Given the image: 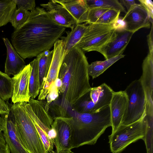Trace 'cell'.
Masks as SVG:
<instances>
[{
    "instance_id": "e575fe53",
    "label": "cell",
    "mask_w": 153,
    "mask_h": 153,
    "mask_svg": "<svg viewBox=\"0 0 153 153\" xmlns=\"http://www.w3.org/2000/svg\"><path fill=\"white\" fill-rule=\"evenodd\" d=\"M147 41L149 49V52L153 53V27L152 24L151 30L147 36Z\"/></svg>"
},
{
    "instance_id": "277c9868",
    "label": "cell",
    "mask_w": 153,
    "mask_h": 153,
    "mask_svg": "<svg viewBox=\"0 0 153 153\" xmlns=\"http://www.w3.org/2000/svg\"><path fill=\"white\" fill-rule=\"evenodd\" d=\"M12 106L16 134L22 146L29 153H49L22 102L13 104Z\"/></svg>"
},
{
    "instance_id": "b9f144b4",
    "label": "cell",
    "mask_w": 153,
    "mask_h": 153,
    "mask_svg": "<svg viewBox=\"0 0 153 153\" xmlns=\"http://www.w3.org/2000/svg\"><path fill=\"white\" fill-rule=\"evenodd\" d=\"M3 72H1L0 71V74H1V73H2Z\"/></svg>"
},
{
    "instance_id": "d4e9b609",
    "label": "cell",
    "mask_w": 153,
    "mask_h": 153,
    "mask_svg": "<svg viewBox=\"0 0 153 153\" xmlns=\"http://www.w3.org/2000/svg\"><path fill=\"white\" fill-rule=\"evenodd\" d=\"M13 91L12 78L5 73L0 74V98L8 102L12 98Z\"/></svg>"
},
{
    "instance_id": "ab89813d",
    "label": "cell",
    "mask_w": 153,
    "mask_h": 153,
    "mask_svg": "<svg viewBox=\"0 0 153 153\" xmlns=\"http://www.w3.org/2000/svg\"><path fill=\"white\" fill-rule=\"evenodd\" d=\"M4 139L2 133V132L0 133V140Z\"/></svg>"
},
{
    "instance_id": "8d00e7d4",
    "label": "cell",
    "mask_w": 153,
    "mask_h": 153,
    "mask_svg": "<svg viewBox=\"0 0 153 153\" xmlns=\"http://www.w3.org/2000/svg\"><path fill=\"white\" fill-rule=\"evenodd\" d=\"M120 2L126 7L127 11L136 4L134 0H120Z\"/></svg>"
},
{
    "instance_id": "cb8c5ba5",
    "label": "cell",
    "mask_w": 153,
    "mask_h": 153,
    "mask_svg": "<svg viewBox=\"0 0 153 153\" xmlns=\"http://www.w3.org/2000/svg\"><path fill=\"white\" fill-rule=\"evenodd\" d=\"M16 9V4L14 0L0 1V27L10 22Z\"/></svg>"
},
{
    "instance_id": "9a60e30c",
    "label": "cell",
    "mask_w": 153,
    "mask_h": 153,
    "mask_svg": "<svg viewBox=\"0 0 153 153\" xmlns=\"http://www.w3.org/2000/svg\"><path fill=\"white\" fill-rule=\"evenodd\" d=\"M40 5L59 25L71 29L76 24L75 20L68 11L55 0H50L46 4H41Z\"/></svg>"
},
{
    "instance_id": "8992f818",
    "label": "cell",
    "mask_w": 153,
    "mask_h": 153,
    "mask_svg": "<svg viewBox=\"0 0 153 153\" xmlns=\"http://www.w3.org/2000/svg\"><path fill=\"white\" fill-rule=\"evenodd\" d=\"M116 35L112 25L89 24L84 35L75 46L84 52L95 51L101 53L104 47Z\"/></svg>"
},
{
    "instance_id": "603a6c76",
    "label": "cell",
    "mask_w": 153,
    "mask_h": 153,
    "mask_svg": "<svg viewBox=\"0 0 153 153\" xmlns=\"http://www.w3.org/2000/svg\"><path fill=\"white\" fill-rule=\"evenodd\" d=\"M29 64L32 67L29 79V95L30 98L34 99L40 91L38 62L36 58Z\"/></svg>"
},
{
    "instance_id": "44dd1931",
    "label": "cell",
    "mask_w": 153,
    "mask_h": 153,
    "mask_svg": "<svg viewBox=\"0 0 153 153\" xmlns=\"http://www.w3.org/2000/svg\"><path fill=\"white\" fill-rule=\"evenodd\" d=\"M53 50L44 51L36 58L38 63L40 88L41 90L45 85L51 62Z\"/></svg>"
},
{
    "instance_id": "3957f363",
    "label": "cell",
    "mask_w": 153,
    "mask_h": 153,
    "mask_svg": "<svg viewBox=\"0 0 153 153\" xmlns=\"http://www.w3.org/2000/svg\"><path fill=\"white\" fill-rule=\"evenodd\" d=\"M67 117H71V149L84 145L94 144L106 129L111 126L110 105L93 113H80L72 109Z\"/></svg>"
},
{
    "instance_id": "5b68a950",
    "label": "cell",
    "mask_w": 153,
    "mask_h": 153,
    "mask_svg": "<svg viewBox=\"0 0 153 153\" xmlns=\"http://www.w3.org/2000/svg\"><path fill=\"white\" fill-rule=\"evenodd\" d=\"M147 128L145 116L140 120L131 124L120 125L108 136L111 152L112 153L120 152L132 143L144 139Z\"/></svg>"
},
{
    "instance_id": "5bb4252c",
    "label": "cell",
    "mask_w": 153,
    "mask_h": 153,
    "mask_svg": "<svg viewBox=\"0 0 153 153\" xmlns=\"http://www.w3.org/2000/svg\"><path fill=\"white\" fill-rule=\"evenodd\" d=\"M128 102V97L124 91H114L110 104L112 133L121 124Z\"/></svg>"
},
{
    "instance_id": "30bf717a",
    "label": "cell",
    "mask_w": 153,
    "mask_h": 153,
    "mask_svg": "<svg viewBox=\"0 0 153 153\" xmlns=\"http://www.w3.org/2000/svg\"><path fill=\"white\" fill-rule=\"evenodd\" d=\"M53 46L51 62L45 85L40 90L39 94V100H43L45 99L55 81L58 77L60 69L65 55L62 40H58Z\"/></svg>"
},
{
    "instance_id": "d6a6232c",
    "label": "cell",
    "mask_w": 153,
    "mask_h": 153,
    "mask_svg": "<svg viewBox=\"0 0 153 153\" xmlns=\"http://www.w3.org/2000/svg\"><path fill=\"white\" fill-rule=\"evenodd\" d=\"M122 17L119 16L117 21L112 24L113 26L117 31L125 30L126 24L123 20Z\"/></svg>"
},
{
    "instance_id": "4fadbf2b",
    "label": "cell",
    "mask_w": 153,
    "mask_h": 153,
    "mask_svg": "<svg viewBox=\"0 0 153 153\" xmlns=\"http://www.w3.org/2000/svg\"><path fill=\"white\" fill-rule=\"evenodd\" d=\"M8 113L1 115L5 120L6 125L2 134L10 153H29L21 144L16 135L15 118L12 105L8 102Z\"/></svg>"
},
{
    "instance_id": "836d02e7",
    "label": "cell",
    "mask_w": 153,
    "mask_h": 153,
    "mask_svg": "<svg viewBox=\"0 0 153 153\" xmlns=\"http://www.w3.org/2000/svg\"><path fill=\"white\" fill-rule=\"evenodd\" d=\"M9 107L8 102H5V101L0 98V114L1 115L8 113Z\"/></svg>"
},
{
    "instance_id": "d590c367",
    "label": "cell",
    "mask_w": 153,
    "mask_h": 153,
    "mask_svg": "<svg viewBox=\"0 0 153 153\" xmlns=\"http://www.w3.org/2000/svg\"><path fill=\"white\" fill-rule=\"evenodd\" d=\"M0 153H10L4 139L0 140Z\"/></svg>"
},
{
    "instance_id": "f35d334b",
    "label": "cell",
    "mask_w": 153,
    "mask_h": 153,
    "mask_svg": "<svg viewBox=\"0 0 153 153\" xmlns=\"http://www.w3.org/2000/svg\"><path fill=\"white\" fill-rule=\"evenodd\" d=\"M54 84L59 89L62 86V82L61 79L58 77L55 81Z\"/></svg>"
},
{
    "instance_id": "52a82bcc",
    "label": "cell",
    "mask_w": 153,
    "mask_h": 153,
    "mask_svg": "<svg viewBox=\"0 0 153 153\" xmlns=\"http://www.w3.org/2000/svg\"><path fill=\"white\" fill-rule=\"evenodd\" d=\"M124 91L127 95L128 102L121 124L127 125L140 120L145 116L146 96L140 79L131 82Z\"/></svg>"
},
{
    "instance_id": "60d3db41",
    "label": "cell",
    "mask_w": 153,
    "mask_h": 153,
    "mask_svg": "<svg viewBox=\"0 0 153 153\" xmlns=\"http://www.w3.org/2000/svg\"><path fill=\"white\" fill-rule=\"evenodd\" d=\"M55 152H54V153H55ZM69 153H74V152H72V151H71L70 152H69Z\"/></svg>"
},
{
    "instance_id": "ffe728a7",
    "label": "cell",
    "mask_w": 153,
    "mask_h": 153,
    "mask_svg": "<svg viewBox=\"0 0 153 153\" xmlns=\"http://www.w3.org/2000/svg\"><path fill=\"white\" fill-rule=\"evenodd\" d=\"M87 28L85 24H76L71 29V31L66 32V36L60 37L62 40L65 55L80 41Z\"/></svg>"
},
{
    "instance_id": "4dcf8cb0",
    "label": "cell",
    "mask_w": 153,
    "mask_h": 153,
    "mask_svg": "<svg viewBox=\"0 0 153 153\" xmlns=\"http://www.w3.org/2000/svg\"><path fill=\"white\" fill-rule=\"evenodd\" d=\"M59 96L58 88L54 84L49 91L46 97V106L49 108L50 104L56 100Z\"/></svg>"
},
{
    "instance_id": "e0dca14e",
    "label": "cell",
    "mask_w": 153,
    "mask_h": 153,
    "mask_svg": "<svg viewBox=\"0 0 153 153\" xmlns=\"http://www.w3.org/2000/svg\"><path fill=\"white\" fill-rule=\"evenodd\" d=\"M140 78L146 96V105H153V53H149L143 60Z\"/></svg>"
},
{
    "instance_id": "6da1fadb",
    "label": "cell",
    "mask_w": 153,
    "mask_h": 153,
    "mask_svg": "<svg viewBox=\"0 0 153 153\" xmlns=\"http://www.w3.org/2000/svg\"><path fill=\"white\" fill-rule=\"evenodd\" d=\"M66 28L56 23L43 8L30 12L25 23L12 33L13 47L24 60L50 50L64 34Z\"/></svg>"
},
{
    "instance_id": "7a4b0ae2",
    "label": "cell",
    "mask_w": 153,
    "mask_h": 153,
    "mask_svg": "<svg viewBox=\"0 0 153 153\" xmlns=\"http://www.w3.org/2000/svg\"><path fill=\"white\" fill-rule=\"evenodd\" d=\"M88 65L84 52L76 46L64 56L58 75L62 85L58 89V98L53 101L57 116L67 117L69 111L91 89Z\"/></svg>"
},
{
    "instance_id": "f1b7e54d",
    "label": "cell",
    "mask_w": 153,
    "mask_h": 153,
    "mask_svg": "<svg viewBox=\"0 0 153 153\" xmlns=\"http://www.w3.org/2000/svg\"><path fill=\"white\" fill-rule=\"evenodd\" d=\"M109 9L99 7L89 8L87 21L85 24L96 23L102 15Z\"/></svg>"
},
{
    "instance_id": "4316f807",
    "label": "cell",
    "mask_w": 153,
    "mask_h": 153,
    "mask_svg": "<svg viewBox=\"0 0 153 153\" xmlns=\"http://www.w3.org/2000/svg\"><path fill=\"white\" fill-rule=\"evenodd\" d=\"M30 12L20 7L16 9L12 16L10 22L15 30L21 27L27 21Z\"/></svg>"
},
{
    "instance_id": "74e56055",
    "label": "cell",
    "mask_w": 153,
    "mask_h": 153,
    "mask_svg": "<svg viewBox=\"0 0 153 153\" xmlns=\"http://www.w3.org/2000/svg\"><path fill=\"white\" fill-rule=\"evenodd\" d=\"M6 122L5 120L0 116V133L2 132L5 128Z\"/></svg>"
},
{
    "instance_id": "484cf974",
    "label": "cell",
    "mask_w": 153,
    "mask_h": 153,
    "mask_svg": "<svg viewBox=\"0 0 153 153\" xmlns=\"http://www.w3.org/2000/svg\"><path fill=\"white\" fill-rule=\"evenodd\" d=\"M89 8L99 7L114 9L126 13L125 8L117 0H86Z\"/></svg>"
},
{
    "instance_id": "ba28073f",
    "label": "cell",
    "mask_w": 153,
    "mask_h": 153,
    "mask_svg": "<svg viewBox=\"0 0 153 153\" xmlns=\"http://www.w3.org/2000/svg\"><path fill=\"white\" fill-rule=\"evenodd\" d=\"M114 91L105 83L91 88L83 97L88 112L90 113L96 112L109 105Z\"/></svg>"
},
{
    "instance_id": "d6986e66",
    "label": "cell",
    "mask_w": 153,
    "mask_h": 153,
    "mask_svg": "<svg viewBox=\"0 0 153 153\" xmlns=\"http://www.w3.org/2000/svg\"><path fill=\"white\" fill-rule=\"evenodd\" d=\"M62 5L70 13L76 24L87 21L89 8L86 0H55Z\"/></svg>"
},
{
    "instance_id": "1f68e13d",
    "label": "cell",
    "mask_w": 153,
    "mask_h": 153,
    "mask_svg": "<svg viewBox=\"0 0 153 153\" xmlns=\"http://www.w3.org/2000/svg\"><path fill=\"white\" fill-rule=\"evenodd\" d=\"M141 4L148 12L151 24L153 23V2L151 0H139Z\"/></svg>"
},
{
    "instance_id": "8fae6325",
    "label": "cell",
    "mask_w": 153,
    "mask_h": 153,
    "mask_svg": "<svg viewBox=\"0 0 153 153\" xmlns=\"http://www.w3.org/2000/svg\"><path fill=\"white\" fill-rule=\"evenodd\" d=\"M126 24L125 30L133 33L143 28L150 27L149 14L140 4H136L132 6L123 17Z\"/></svg>"
},
{
    "instance_id": "83f0119b",
    "label": "cell",
    "mask_w": 153,
    "mask_h": 153,
    "mask_svg": "<svg viewBox=\"0 0 153 153\" xmlns=\"http://www.w3.org/2000/svg\"><path fill=\"white\" fill-rule=\"evenodd\" d=\"M120 12L117 10L109 9L104 13L96 23L112 25L119 18Z\"/></svg>"
},
{
    "instance_id": "7402d4cb",
    "label": "cell",
    "mask_w": 153,
    "mask_h": 153,
    "mask_svg": "<svg viewBox=\"0 0 153 153\" xmlns=\"http://www.w3.org/2000/svg\"><path fill=\"white\" fill-rule=\"evenodd\" d=\"M124 56L125 55L122 54L103 61H97L92 62L88 66L89 76H91L93 79L97 78L116 61Z\"/></svg>"
},
{
    "instance_id": "f546056e",
    "label": "cell",
    "mask_w": 153,
    "mask_h": 153,
    "mask_svg": "<svg viewBox=\"0 0 153 153\" xmlns=\"http://www.w3.org/2000/svg\"><path fill=\"white\" fill-rule=\"evenodd\" d=\"M17 6V9L21 7L27 10L33 11L35 8L34 0H14Z\"/></svg>"
},
{
    "instance_id": "7c38bea8",
    "label": "cell",
    "mask_w": 153,
    "mask_h": 153,
    "mask_svg": "<svg viewBox=\"0 0 153 153\" xmlns=\"http://www.w3.org/2000/svg\"><path fill=\"white\" fill-rule=\"evenodd\" d=\"M32 67L29 63L19 74L12 78L13 91L12 101L13 104L23 102H28L29 95V79Z\"/></svg>"
},
{
    "instance_id": "2e32d148",
    "label": "cell",
    "mask_w": 153,
    "mask_h": 153,
    "mask_svg": "<svg viewBox=\"0 0 153 153\" xmlns=\"http://www.w3.org/2000/svg\"><path fill=\"white\" fill-rule=\"evenodd\" d=\"M116 31L115 37L102 51L101 53L105 59L122 54L133 34L126 30Z\"/></svg>"
},
{
    "instance_id": "ac0fdd59",
    "label": "cell",
    "mask_w": 153,
    "mask_h": 153,
    "mask_svg": "<svg viewBox=\"0 0 153 153\" xmlns=\"http://www.w3.org/2000/svg\"><path fill=\"white\" fill-rule=\"evenodd\" d=\"M2 39L6 48L7 53L4 73L9 76L11 75L14 76L19 74L26 65L8 39L5 38Z\"/></svg>"
},
{
    "instance_id": "9c48e42d",
    "label": "cell",
    "mask_w": 153,
    "mask_h": 153,
    "mask_svg": "<svg viewBox=\"0 0 153 153\" xmlns=\"http://www.w3.org/2000/svg\"><path fill=\"white\" fill-rule=\"evenodd\" d=\"M71 117H54L51 127L55 131L53 140L56 148L55 153H69L71 151L70 145Z\"/></svg>"
}]
</instances>
